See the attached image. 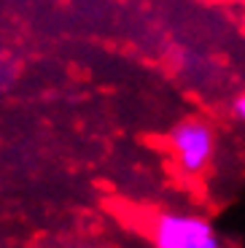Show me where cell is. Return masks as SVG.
<instances>
[{"instance_id":"cell-1","label":"cell","mask_w":245,"mask_h":248,"mask_svg":"<svg viewBox=\"0 0 245 248\" xmlns=\"http://www.w3.org/2000/svg\"><path fill=\"white\" fill-rule=\"evenodd\" d=\"M151 235L156 248H224L213 221L197 213H162Z\"/></svg>"},{"instance_id":"cell-2","label":"cell","mask_w":245,"mask_h":248,"mask_svg":"<svg viewBox=\"0 0 245 248\" xmlns=\"http://www.w3.org/2000/svg\"><path fill=\"white\" fill-rule=\"evenodd\" d=\"M170 149L184 173H202L215 154V132L210 124L199 122V119L181 122L170 132Z\"/></svg>"},{"instance_id":"cell-3","label":"cell","mask_w":245,"mask_h":248,"mask_svg":"<svg viewBox=\"0 0 245 248\" xmlns=\"http://www.w3.org/2000/svg\"><path fill=\"white\" fill-rule=\"evenodd\" d=\"M232 113H234V119H237L240 124H245V92L240 94V97H234V103H232Z\"/></svg>"},{"instance_id":"cell-4","label":"cell","mask_w":245,"mask_h":248,"mask_svg":"<svg viewBox=\"0 0 245 248\" xmlns=\"http://www.w3.org/2000/svg\"><path fill=\"white\" fill-rule=\"evenodd\" d=\"M3 60H6V57H0V89H8L11 87V81H6V73H14V70H16V62H11L8 70H6L3 68Z\"/></svg>"}]
</instances>
